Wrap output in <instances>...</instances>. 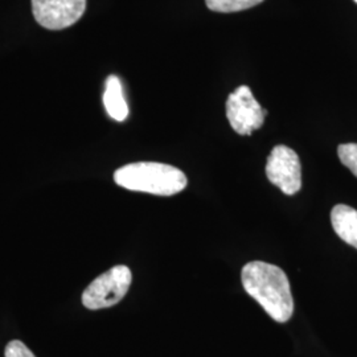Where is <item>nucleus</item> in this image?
I'll list each match as a JSON object with an SVG mask.
<instances>
[{
  "label": "nucleus",
  "mask_w": 357,
  "mask_h": 357,
  "mask_svg": "<svg viewBox=\"0 0 357 357\" xmlns=\"http://www.w3.org/2000/svg\"><path fill=\"white\" fill-rule=\"evenodd\" d=\"M86 11V0H32V13L40 26L61 31L76 24Z\"/></svg>",
  "instance_id": "423d86ee"
},
{
  "label": "nucleus",
  "mask_w": 357,
  "mask_h": 357,
  "mask_svg": "<svg viewBox=\"0 0 357 357\" xmlns=\"http://www.w3.org/2000/svg\"><path fill=\"white\" fill-rule=\"evenodd\" d=\"M114 181L119 187L130 191L158 196L176 195L188 183L181 169L155 162H139L121 167L114 172Z\"/></svg>",
  "instance_id": "f03ea898"
},
{
  "label": "nucleus",
  "mask_w": 357,
  "mask_h": 357,
  "mask_svg": "<svg viewBox=\"0 0 357 357\" xmlns=\"http://www.w3.org/2000/svg\"><path fill=\"white\" fill-rule=\"evenodd\" d=\"M340 162L357 178V143H345L337 147Z\"/></svg>",
  "instance_id": "9d476101"
},
{
  "label": "nucleus",
  "mask_w": 357,
  "mask_h": 357,
  "mask_svg": "<svg viewBox=\"0 0 357 357\" xmlns=\"http://www.w3.org/2000/svg\"><path fill=\"white\" fill-rule=\"evenodd\" d=\"M332 228L344 243L357 249V211L348 205H335L331 212Z\"/></svg>",
  "instance_id": "0eeeda50"
},
{
  "label": "nucleus",
  "mask_w": 357,
  "mask_h": 357,
  "mask_svg": "<svg viewBox=\"0 0 357 357\" xmlns=\"http://www.w3.org/2000/svg\"><path fill=\"white\" fill-rule=\"evenodd\" d=\"M131 281V270L116 265L90 283L82 293V305L91 311L115 306L128 293Z\"/></svg>",
  "instance_id": "7ed1b4c3"
},
{
  "label": "nucleus",
  "mask_w": 357,
  "mask_h": 357,
  "mask_svg": "<svg viewBox=\"0 0 357 357\" xmlns=\"http://www.w3.org/2000/svg\"><path fill=\"white\" fill-rule=\"evenodd\" d=\"M266 176L284 195L293 196L302 188V168L298 153L287 146H275L268 155Z\"/></svg>",
  "instance_id": "39448f33"
},
{
  "label": "nucleus",
  "mask_w": 357,
  "mask_h": 357,
  "mask_svg": "<svg viewBox=\"0 0 357 357\" xmlns=\"http://www.w3.org/2000/svg\"><path fill=\"white\" fill-rule=\"evenodd\" d=\"M103 105L107 112L114 121L123 122L128 115V106L123 89L122 82L118 77L112 75L107 77L105 84V93H103Z\"/></svg>",
  "instance_id": "6e6552de"
},
{
  "label": "nucleus",
  "mask_w": 357,
  "mask_h": 357,
  "mask_svg": "<svg viewBox=\"0 0 357 357\" xmlns=\"http://www.w3.org/2000/svg\"><path fill=\"white\" fill-rule=\"evenodd\" d=\"M354 1H355V3H357V0H354Z\"/></svg>",
  "instance_id": "f8f14e48"
},
{
  "label": "nucleus",
  "mask_w": 357,
  "mask_h": 357,
  "mask_svg": "<svg viewBox=\"0 0 357 357\" xmlns=\"http://www.w3.org/2000/svg\"><path fill=\"white\" fill-rule=\"evenodd\" d=\"M268 112L257 102L249 86L234 90L227 101V118L231 128L240 135H250L262 128Z\"/></svg>",
  "instance_id": "20e7f679"
},
{
  "label": "nucleus",
  "mask_w": 357,
  "mask_h": 357,
  "mask_svg": "<svg viewBox=\"0 0 357 357\" xmlns=\"http://www.w3.org/2000/svg\"><path fill=\"white\" fill-rule=\"evenodd\" d=\"M245 291L278 323H286L294 314V299L286 273L275 265L255 261L241 271Z\"/></svg>",
  "instance_id": "f257e3e1"
},
{
  "label": "nucleus",
  "mask_w": 357,
  "mask_h": 357,
  "mask_svg": "<svg viewBox=\"0 0 357 357\" xmlns=\"http://www.w3.org/2000/svg\"><path fill=\"white\" fill-rule=\"evenodd\" d=\"M4 357H36L35 354L26 347L23 342L20 340H13L10 342L6 351H4Z\"/></svg>",
  "instance_id": "9b49d317"
},
{
  "label": "nucleus",
  "mask_w": 357,
  "mask_h": 357,
  "mask_svg": "<svg viewBox=\"0 0 357 357\" xmlns=\"http://www.w3.org/2000/svg\"><path fill=\"white\" fill-rule=\"evenodd\" d=\"M264 0H205L206 7L213 13H231L249 10Z\"/></svg>",
  "instance_id": "1a4fd4ad"
}]
</instances>
